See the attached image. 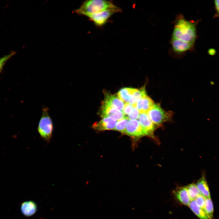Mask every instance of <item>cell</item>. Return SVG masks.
I'll list each match as a JSON object with an SVG mask.
<instances>
[{"instance_id":"15","label":"cell","mask_w":219,"mask_h":219,"mask_svg":"<svg viewBox=\"0 0 219 219\" xmlns=\"http://www.w3.org/2000/svg\"><path fill=\"white\" fill-rule=\"evenodd\" d=\"M196 185L202 195L206 198H210L209 186L204 173H203L201 177L197 181Z\"/></svg>"},{"instance_id":"8","label":"cell","mask_w":219,"mask_h":219,"mask_svg":"<svg viewBox=\"0 0 219 219\" xmlns=\"http://www.w3.org/2000/svg\"><path fill=\"white\" fill-rule=\"evenodd\" d=\"M101 116L103 118L109 117L116 121L120 120L126 116L121 111L103 103Z\"/></svg>"},{"instance_id":"7","label":"cell","mask_w":219,"mask_h":219,"mask_svg":"<svg viewBox=\"0 0 219 219\" xmlns=\"http://www.w3.org/2000/svg\"><path fill=\"white\" fill-rule=\"evenodd\" d=\"M138 119L146 136L154 137V133L156 125L151 120L147 113H140Z\"/></svg>"},{"instance_id":"19","label":"cell","mask_w":219,"mask_h":219,"mask_svg":"<svg viewBox=\"0 0 219 219\" xmlns=\"http://www.w3.org/2000/svg\"><path fill=\"white\" fill-rule=\"evenodd\" d=\"M147 95L144 87L139 89H135L133 96V106H134L140 99Z\"/></svg>"},{"instance_id":"26","label":"cell","mask_w":219,"mask_h":219,"mask_svg":"<svg viewBox=\"0 0 219 219\" xmlns=\"http://www.w3.org/2000/svg\"><path fill=\"white\" fill-rule=\"evenodd\" d=\"M214 4L217 12L219 16V0L215 1Z\"/></svg>"},{"instance_id":"21","label":"cell","mask_w":219,"mask_h":219,"mask_svg":"<svg viewBox=\"0 0 219 219\" xmlns=\"http://www.w3.org/2000/svg\"><path fill=\"white\" fill-rule=\"evenodd\" d=\"M128 119L125 116L123 119L118 120L116 123L114 130L124 133Z\"/></svg>"},{"instance_id":"25","label":"cell","mask_w":219,"mask_h":219,"mask_svg":"<svg viewBox=\"0 0 219 219\" xmlns=\"http://www.w3.org/2000/svg\"><path fill=\"white\" fill-rule=\"evenodd\" d=\"M133 106L128 103L124 104L123 109V112L125 115H129L133 108Z\"/></svg>"},{"instance_id":"6","label":"cell","mask_w":219,"mask_h":219,"mask_svg":"<svg viewBox=\"0 0 219 219\" xmlns=\"http://www.w3.org/2000/svg\"><path fill=\"white\" fill-rule=\"evenodd\" d=\"M124 133L136 138L146 136L139 121L136 120H130L127 122Z\"/></svg>"},{"instance_id":"12","label":"cell","mask_w":219,"mask_h":219,"mask_svg":"<svg viewBox=\"0 0 219 219\" xmlns=\"http://www.w3.org/2000/svg\"><path fill=\"white\" fill-rule=\"evenodd\" d=\"M153 101L147 95L139 100L134 106L140 113H147L154 104Z\"/></svg>"},{"instance_id":"3","label":"cell","mask_w":219,"mask_h":219,"mask_svg":"<svg viewBox=\"0 0 219 219\" xmlns=\"http://www.w3.org/2000/svg\"><path fill=\"white\" fill-rule=\"evenodd\" d=\"M37 126V130L41 138L48 143L50 142L54 130L53 121L49 112V109L44 106Z\"/></svg>"},{"instance_id":"16","label":"cell","mask_w":219,"mask_h":219,"mask_svg":"<svg viewBox=\"0 0 219 219\" xmlns=\"http://www.w3.org/2000/svg\"><path fill=\"white\" fill-rule=\"evenodd\" d=\"M21 209L23 214L27 216H30L36 212V204L32 201H26L22 203Z\"/></svg>"},{"instance_id":"20","label":"cell","mask_w":219,"mask_h":219,"mask_svg":"<svg viewBox=\"0 0 219 219\" xmlns=\"http://www.w3.org/2000/svg\"><path fill=\"white\" fill-rule=\"evenodd\" d=\"M204 211L210 219H213L214 207L210 198H206Z\"/></svg>"},{"instance_id":"23","label":"cell","mask_w":219,"mask_h":219,"mask_svg":"<svg viewBox=\"0 0 219 219\" xmlns=\"http://www.w3.org/2000/svg\"><path fill=\"white\" fill-rule=\"evenodd\" d=\"M206 198L203 195L200 194L195 199L197 204L204 210L205 207Z\"/></svg>"},{"instance_id":"5","label":"cell","mask_w":219,"mask_h":219,"mask_svg":"<svg viewBox=\"0 0 219 219\" xmlns=\"http://www.w3.org/2000/svg\"><path fill=\"white\" fill-rule=\"evenodd\" d=\"M119 8L108 9L88 16L90 21L98 26H102L104 25L109 18L113 14L121 11Z\"/></svg>"},{"instance_id":"2","label":"cell","mask_w":219,"mask_h":219,"mask_svg":"<svg viewBox=\"0 0 219 219\" xmlns=\"http://www.w3.org/2000/svg\"><path fill=\"white\" fill-rule=\"evenodd\" d=\"M118 7L111 1L103 0H89L85 1L75 10L78 14L88 16L103 11Z\"/></svg>"},{"instance_id":"17","label":"cell","mask_w":219,"mask_h":219,"mask_svg":"<svg viewBox=\"0 0 219 219\" xmlns=\"http://www.w3.org/2000/svg\"><path fill=\"white\" fill-rule=\"evenodd\" d=\"M189 206L194 214L200 219H210L204 210L197 204L195 200L191 201Z\"/></svg>"},{"instance_id":"24","label":"cell","mask_w":219,"mask_h":219,"mask_svg":"<svg viewBox=\"0 0 219 219\" xmlns=\"http://www.w3.org/2000/svg\"><path fill=\"white\" fill-rule=\"evenodd\" d=\"M140 114L137 109L135 106H133L131 113L127 117L128 120H136L138 119Z\"/></svg>"},{"instance_id":"10","label":"cell","mask_w":219,"mask_h":219,"mask_svg":"<svg viewBox=\"0 0 219 219\" xmlns=\"http://www.w3.org/2000/svg\"><path fill=\"white\" fill-rule=\"evenodd\" d=\"M104 99L103 103L114 107L119 110H123L124 105L123 102L117 96L108 92H105Z\"/></svg>"},{"instance_id":"4","label":"cell","mask_w":219,"mask_h":219,"mask_svg":"<svg viewBox=\"0 0 219 219\" xmlns=\"http://www.w3.org/2000/svg\"><path fill=\"white\" fill-rule=\"evenodd\" d=\"M147 113L153 123L158 126L168 121L171 117L170 113L157 104H154Z\"/></svg>"},{"instance_id":"13","label":"cell","mask_w":219,"mask_h":219,"mask_svg":"<svg viewBox=\"0 0 219 219\" xmlns=\"http://www.w3.org/2000/svg\"><path fill=\"white\" fill-rule=\"evenodd\" d=\"M174 193L175 197L179 202L184 205L189 206L191 200L186 187L177 188L175 191Z\"/></svg>"},{"instance_id":"22","label":"cell","mask_w":219,"mask_h":219,"mask_svg":"<svg viewBox=\"0 0 219 219\" xmlns=\"http://www.w3.org/2000/svg\"><path fill=\"white\" fill-rule=\"evenodd\" d=\"M16 53V52L12 51L9 54L0 57V72L2 71L5 64L7 61Z\"/></svg>"},{"instance_id":"11","label":"cell","mask_w":219,"mask_h":219,"mask_svg":"<svg viewBox=\"0 0 219 219\" xmlns=\"http://www.w3.org/2000/svg\"><path fill=\"white\" fill-rule=\"evenodd\" d=\"M116 123V121L110 117H104L98 122L93 124V127L99 130H112L115 128Z\"/></svg>"},{"instance_id":"18","label":"cell","mask_w":219,"mask_h":219,"mask_svg":"<svg viewBox=\"0 0 219 219\" xmlns=\"http://www.w3.org/2000/svg\"><path fill=\"white\" fill-rule=\"evenodd\" d=\"M186 187L191 200H194L198 195L201 194L198 188L195 184H190Z\"/></svg>"},{"instance_id":"27","label":"cell","mask_w":219,"mask_h":219,"mask_svg":"<svg viewBox=\"0 0 219 219\" xmlns=\"http://www.w3.org/2000/svg\"><path fill=\"white\" fill-rule=\"evenodd\" d=\"M208 54L211 55H214L216 53V51L214 49H210L208 51Z\"/></svg>"},{"instance_id":"1","label":"cell","mask_w":219,"mask_h":219,"mask_svg":"<svg viewBox=\"0 0 219 219\" xmlns=\"http://www.w3.org/2000/svg\"><path fill=\"white\" fill-rule=\"evenodd\" d=\"M196 37V24L182 17L177 20L173 28L172 38L194 44Z\"/></svg>"},{"instance_id":"14","label":"cell","mask_w":219,"mask_h":219,"mask_svg":"<svg viewBox=\"0 0 219 219\" xmlns=\"http://www.w3.org/2000/svg\"><path fill=\"white\" fill-rule=\"evenodd\" d=\"M136 89L124 88L120 89L117 94V97L123 102L133 105V96Z\"/></svg>"},{"instance_id":"9","label":"cell","mask_w":219,"mask_h":219,"mask_svg":"<svg viewBox=\"0 0 219 219\" xmlns=\"http://www.w3.org/2000/svg\"><path fill=\"white\" fill-rule=\"evenodd\" d=\"M171 43L173 50L175 52L181 53L191 49L194 44L178 39L172 38Z\"/></svg>"}]
</instances>
